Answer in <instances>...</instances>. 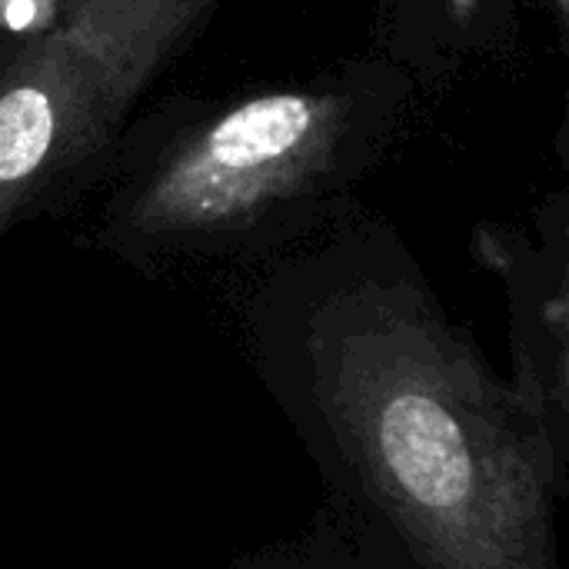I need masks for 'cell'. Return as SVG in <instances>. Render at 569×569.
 <instances>
[{"label": "cell", "mask_w": 569, "mask_h": 569, "mask_svg": "<svg viewBox=\"0 0 569 569\" xmlns=\"http://www.w3.org/2000/svg\"><path fill=\"white\" fill-rule=\"evenodd\" d=\"M220 0H53L0 43V240L63 193Z\"/></svg>", "instance_id": "obj_2"}, {"label": "cell", "mask_w": 569, "mask_h": 569, "mask_svg": "<svg viewBox=\"0 0 569 569\" xmlns=\"http://www.w3.org/2000/svg\"><path fill=\"white\" fill-rule=\"evenodd\" d=\"M557 7H560V13H567V0H557Z\"/></svg>", "instance_id": "obj_6"}, {"label": "cell", "mask_w": 569, "mask_h": 569, "mask_svg": "<svg viewBox=\"0 0 569 569\" xmlns=\"http://www.w3.org/2000/svg\"><path fill=\"white\" fill-rule=\"evenodd\" d=\"M350 103L333 90H277L223 110L130 187L117 237L197 247L250 233L330 180L353 137Z\"/></svg>", "instance_id": "obj_3"}, {"label": "cell", "mask_w": 569, "mask_h": 569, "mask_svg": "<svg viewBox=\"0 0 569 569\" xmlns=\"http://www.w3.org/2000/svg\"><path fill=\"white\" fill-rule=\"evenodd\" d=\"M450 3V10L460 17V20H470L480 7H483V0H447Z\"/></svg>", "instance_id": "obj_4"}, {"label": "cell", "mask_w": 569, "mask_h": 569, "mask_svg": "<svg viewBox=\"0 0 569 569\" xmlns=\"http://www.w3.org/2000/svg\"><path fill=\"white\" fill-rule=\"evenodd\" d=\"M267 569H310V567H303V563H293V567H267ZM330 569H340V567H330Z\"/></svg>", "instance_id": "obj_5"}, {"label": "cell", "mask_w": 569, "mask_h": 569, "mask_svg": "<svg viewBox=\"0 0 569 569\" xmlns=\"http://www.w3.org/2000/svg\"><path fill=\"white\" fill-rule=\"evenodd\" d=\"M280 407L403 569H560L567 457L427 287L330 260L260 313Z\"/></svg>", "instance_id": "obj_1"}]
</instances>
